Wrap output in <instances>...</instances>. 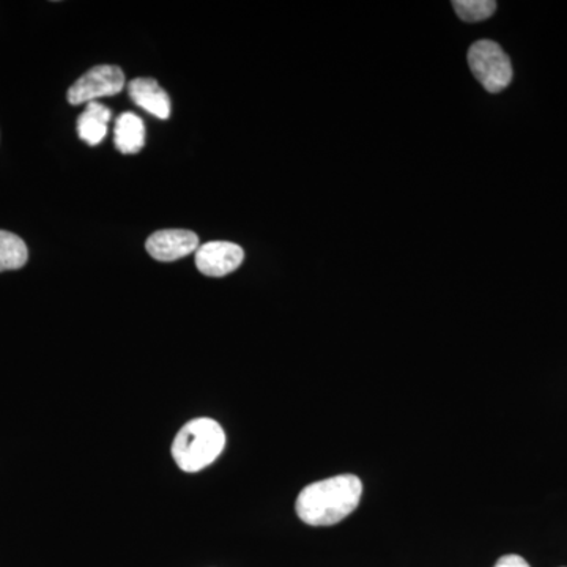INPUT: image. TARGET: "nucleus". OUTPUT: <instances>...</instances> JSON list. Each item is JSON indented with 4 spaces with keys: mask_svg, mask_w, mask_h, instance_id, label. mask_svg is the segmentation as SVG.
Segmentation results:
<instances>
[{
    "mask_svg": "<svg viewBox=\"0 0 567 567\" xmlns=\"http://www.w3.org/2000/svg\"><path fill=\"white\" fill-rule=\"evenodd\" d=\"M125 87V74L115 65L93 66L71 85L66 99L73 106L92 103L103 96H114Z\"/></svg>",
    "mask_w": 567,
    "mask_h": 567,
    "instance_id": "obj_4",
    "label": "nucleus"
},
{
    "mask_svg": "<svg viewBox=\"0 0 567 567\" xmlns=\"http://www.w3.org/2000/svg\"><path fill=\"white\" fill-rule=\"evenodd\" d=\"M128 93L133 102L142 110L151 112L152 115L162 118V121L169 118L171 110H173L169 95L152 78L133 80L128 84Z\"/></svg>",
    "mask_w": 567,
    "mask_h": 567,
    "instance_id": "obj_7",
    "label": "nucleus"
},
{
    "mask_svg": "<svg viewBox=\"0 0 567 567\" xmlns=\"http://www.w3.org/2000/svg\"><path fill=\"white\" fill-rule=\"evenodd\" d=\"M453 7L462 21L480 22L495 13L496 2L494 0H456Z\"/></svg>",
    "mask_w": 567,
    "mask_h": 567,
    "instance_id": "obj_11",
    "label": "nucleus"
},
{
    "mask_svg": "<svg viewBox=\"0 0 567 567\" xmlns=\"http://www.w3.org/2000/svg\"><path fill=\"white\" fill-rule=\"evenodd\" d=\"M363 483L354 475H339L309 484L295 503L297 516L311 527H331L360 505Z\"/></svg>",
    "mask_w": 567,
    "mask_h": 567,
    "instance_id": "obj_1",
    "label": "nucleus"
},
{
    "mask_svg": "<svg viewBox=\"0 0 567 567\" xmlns=\"http://www.w3.org/2000/svg\"><path fill=\"white\" fill-rule=\"evenodd\" d=\"M114 144L123 155L140 153L145 145V125L133 112H125L115 122Z\"/></svg>",
    "mask_w": 567,
    "mask_h": 567,
    "instance_id": "obj_9",
    "label": "nucleus"
},
{
    "mask_svg": "<svg viewBox=\"0 0 567 567\" xmlns=\"http://www.w3.org/2000/svg\"><path fill=\"white\" fill-rule=\"evenodd\" d=\"M468 63L477 81L487 92L505 91L513 81V63L498 43L480 40L468 51Z\"/></svg>",
    "mask_w": 567,
    "mask_h": 567,
    "instance_id": "obj_3",
    "label": "nucleus"
},
{
    "mask_svg": "<svg viewBox=\"0 0 567 567\" xmlns=\"http://www.w3.org/2000/svg\"><path fill=\"white\" fill-rule=\"evenodd\" d=\"M226 446V434L221 425L210 417H197L181 429L173 443V457L185 473H197L207 468Z\"/></svg>",
    "mask_w": 567,
    "mask_h": 567,
    "instance_id": "obj_2",
    "label": "nucleus"
},
{
    "mask_svg": "<svg viewBox=\"0 0 567 567\" xmlns=\"http://www.w3.org/2000/svg\"><path fill=\"white\" fill-rule=\"evenodd\" d=\"M112 112L110 107L99 102L87 104L85 111L78 118V134L89 145H99L106 137L107 125H110Z\"/></svg>",
    "mask_w": 567,
    "mask_h": 567,
    "instance_id": "obj_8",
    "label": "nucleus"
},
{
    "mask_svg": "<svg viewBox=\"0 0 567 567\" xmlns=\"http://www.w3.org/2000/svg\"><path fill=\"white\" fill-rule=\"evenodd\" d=\"M245 252L230 241H210L196 251V267L200 274L212 278H223L234 274L244 264Z\"/></svg>",
    "mask_w": 567,
    "mask_h": 567,
    "instance_id": "obj_5",
    "label": "nucleus"
},
{
    "mask_svg": "<svg viewBox=\"0 0 567 567\" xmlns=\"http://www.w3.org/2000/svg\"><path fill=\"white\" fill-rule=\"evenodd\" d=\"M494 567H529L527 559L518 555H505L496 561Z\"/></svg>",
    "mask_w": 567,
    "mask_h": 567,
    "instance_id": "obj_12",
    "label": "nucleus"
},
{
    "mask_svg": "<svg viewBox=\"0 0 567 567\" xmlns=\"http://www.w3.org/2000/svg\"><path fill=\"white\" fill-rule=\"evenodd\" d=\"M145 248L158 262H175L199 249V237L192 230H158L148 237Z\"/></svg>",
    "mask_w": 567,
    "mask_h": 567,
    "instance_id": "obj_6",
    "label": "nucleus"
},
{
    "mask_svg": "<svg viewBox=\"0 0 567 567\" xmlns=\"http://www.w3.org/2000/svg\"><path fill=\"white\" fill-rule=\"evenodd\" d=\"M29 251L24 240L18 235L0 230V274L20 270L28 264Z\"/></svg>",
    "mask_w": 567,
    "mask_h": 567,
    "instance_id": "obj_10",
    "label": "nucleus"
}]
</instances>
